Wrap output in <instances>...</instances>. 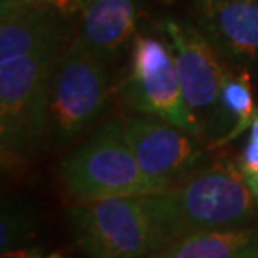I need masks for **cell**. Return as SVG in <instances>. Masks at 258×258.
Returning a JSON list of instances; mask_svg holds the SVG:
<instances>
[{"label":"cell","instance_id":"cell-1","mask_svg":"<svg viewBox=\"0 0 258 258\" xmlns=\"http://www.w3.org/2000/svg\"><path fill=\"white\" fill-rule=\"evenodd\" d=\"M143 201L169 241L195 231L246 225L256 211L240 166L228 159L198 168L173 186L143 196Z\"/></svg>","mask_w":258,"mask_h":258},{"label":"cell","instance_id":"cell-2","mask_svg":"<svg viewBox=\"0 0 258 258\" xmlns=\"http://www.w3.org/2000/svg\"><path fill=\"white\" fill-rule=\"evenodd\" d=\"M66 40L0 62V156L19 171L44 144L47 91L54 60Z\"/></svg>","mask_w":258,"mask_h":258},{"label":"cell","instance_id":"cell-3","mask_svg":"<svg viewBox=\"0 0 258 258\" xmlns=\"http://www.w3.org/2000/svg\"><path fill=\"white\" fill-rule=\"evenodd\" d=\"M107 94L106 64L81 37L64 44L50 71L44 144L64 149L74 143L106 109Z\"/></svg>","mask_w":258,"mask_h":258},{"label":"cell","instance_id":"cell-4","mask_svg":"<svg viewBox=\"0 0 258 258\" xmlns=\"http://www.w3.org/2000/svg\"><path fill=\"white\" fill-rule=\"evenodd\" d=\"M59 173L77 201L146 196L169 188V184L143 171L119 117L102 122L86 141L72 149L60 163Z\"/></svg>","mask_w":258,"mask_h":258},{"label":"cell","instance_id":"cell-5","mask_svg":"<svg viewBox=\"0 0 258 258\" xmlns=\"http://www.w3.org/2000/svg\"><path fill=\"white\" fill-rule=\"evenodd\" d=\"M76 246L87 256L139 258L169 243L143 196H109L77 201L66 211Z\"/></svg>","mask_w":258,"mask_h":258},{"label":"cell","instance_id":"cell-6","mask_svg":"<svg viewBox=\"0 0 258 258\" xmlns=\"http://www.w3.org/2000/svg\"><path fill=\"white\" fill-rule=\"evenodd\" d=\"M121 94L134 111L161 117L200 139L205 136L200 121L184 99L173 50L163 40L134 39L131 64Z\"/></svg>","mask_w":258,"mask_h":258},{"label":"cell","instance_id":"cell-7","mask_svg":"<svg viewBox=\"0 0 258 258\" xmlns=\"http://www.w3.org/2000/svg\"><path fill=\"white\" fill-rule=\"evenodd\" d=\"M159 29L168 39L189 109L205 134L215 122L218 97L230 69L198 27L178 19H163Z\"/></svg>","mask_w":258,"mask_h":258},{"label":"cell","instance_id":"cell-8","mask_svg":"<svg viewBox=\"0 0 258 258\" xmlns=\"http://www.w3.org/2000/svg\"><path fill=\"white\" fill-rule=\"evenodd\" d=\"M126 139L143 171L169 184L179 183L203 163L198 136L149 114L122 117Z\"/></svg>","mask_w":258,"mask_h":258},{"label":"cell","instance_id":"cell-9","mask_svg":"<svg viewBox=\"0 0 258 258\" xmlns=\"http://www.w3.org/2000/svg\"><path fill=\"white\" fill-rule=\"evenodd\" d=\"M198 29L221 57L258 69V0H201Z\"/></svg>","mask_w":258,"mask_h":258},{"label":"cell","instance_id":"cell-10","mask_svg":"<svg viewBox=\"0 0 258 258\" xmlns=\"http://www.w3.org/2000/svg\"><path fill=\"white\" fill-rule=\"evenodd\" d=\"M64 39L62 12L49 5L0 0V62Z\"/></svg>","mask_w":258,"mask_h":258},{"label":"cell","instance_id":"cell-11","mask_svg":"<svg viewBox=\"0 0 258 258\" xmlns=\"http://www.w3.org/2000/svg\"><path fill=\"white\" fill-rule=\"evenodd\" d=\"M81 35L92 52L107 64L136 32L138 0H79Z\"/></svg>","mask_w":258,"mask_h":258},{"label":"cell","instance_id":"cell-12","mask_svg":"<svg viewBox=\"0 0 258 258\" xmlns=\"http://www.w3.org/2000/svg\"><path fill=\"white\" fill-rule=\"evenodd\" d=\"M158 258H258V228L228 226L188 233L169 241Z\"/></svg>","mask_w":258,"mask_h":258},{"label":"cell","instance_id":"cell-13","mask_svg":"<svg viewBox=\"0 0 258 258\" xmlns=\"http://www.w3.org/2000/svg\"><path fill=\"white\" fill-rule=\"evenodd\" d=\"M255 112L250 69L240 67L238 72L230 71L220 91L218 109L210 131V136L215 139L210 148L225 146L250 129Z\"/></svg>","mask_w":258,"mask_h":258},{"label":"cell","instance_id":"cell-14","mask_svg":"<svg viewBox=\"0 0 258 258\" xmlns=\"http://www.w3.org/2000/svg\"><path fill=\"white\" fill-rule=\"evenodd\" d=\"M35 231V216L30 206L17 198H5L0 215V253L9 256L25 248Z\"/></svg>","mask_w":258,"mask_h":258},{"label":"cell","instance_id":"cell-15","mask_svg":"<svg viewBox=\"0 0 258 258\" xmlns=\"http://www.w3.org/2000/svg\"><path fill=\"white\" fill-rule=\"evenodd\" d=\"M240 169L243 173V176H253L258 174V143L246 141L243 151L240 156Z\"/></svg>","mask_w":258,"mask_h":258},{"label":"cell","instance_id":"cell-16","mask_svg":"<svg viewBox=\"0 0 258 258\" xmlns=\"http://www.w3.org/2000/svg\"><path fill=\"white\" fill-rule=\"evenodd\" d=\"M22 2L30 4H40V5H49V7L57 9L62 14H71L77 10V2L79 0H22Z\"/></svg>","mask_w":258,"mask_h":258},{"label":"cell","instance_id":"cell-17","mask_svg":"<svg viewBox=\"0 0 258 258\" xmlns=\"http://www.w3.org/2000/svg\"><path fill=\"white\" fill-rule=\"evenodd\" d=\"M245 181H246V184H248L251 195H253V198L258 203V174H253V176H245Z\"/></svg>","mask_w":258,"mask_h":258},{"label":"cell","instance_id":"cell-18","mask_svg":"<svg viewBox=\"0 0 258 258\" xmlns=\"http://www.w3.org/2000/svg\"><path fill=\"white\" fill-rule=\"evenodd\" d=\"M250 141L258 143V109L255 112L253 119H251V124H250Z\"/></svg>","mask_w":258,"mask_h":258},{"label":"cell","instance_id":"cell-19","mask_svg":"<svg viewBox=\"0 0 258 258\" xmlns=\"http://www.w3.org/2000/svg\"><path fill=\"white\" fill-rule=\"evenodd\" d=\"M196 2H201V0H196Z\"/></svg>","mask_w":258,"mask_h":258}]
</instances>
